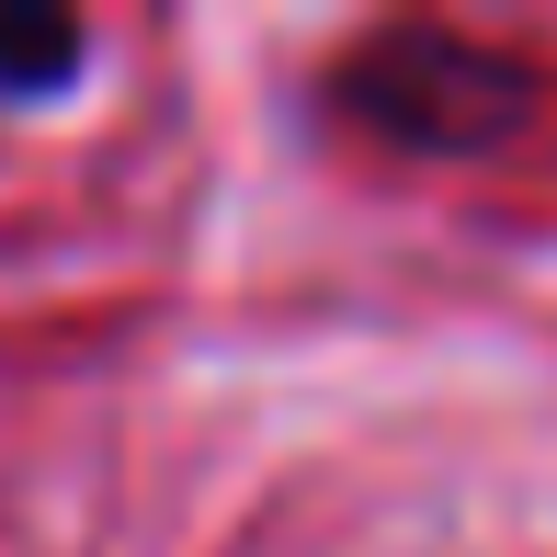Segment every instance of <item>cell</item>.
<instances>
[{"instance_id":"6da1fadb","label":"cell","mask_w":557,"mask_h":557,"mask_svg":"<svg viewBox=\"0 0 557 557\" xmlns=\"http://www.w3.org/2000/svg\"><path fill=\"white\" fill-rule=\"evenodd\" d=\"M319 114L398 171H490L557 114V69L500 35L410 12V23H364L319 69Z\"/></svg>"},{"instance_id":"7a4b0ae2","label":"cell","mask_w":557,"mask_h":557,"mask_svg":"<svg viewBox=\"0 0 557 557\" xmlns=\"http://www.w3.org/2000/svg\"><path fill=\"white\" fill-rule=\"evenodd\" d=\"M91 81V23L58 0H0V114H58Z\"/></svg>"}]
</instances>
